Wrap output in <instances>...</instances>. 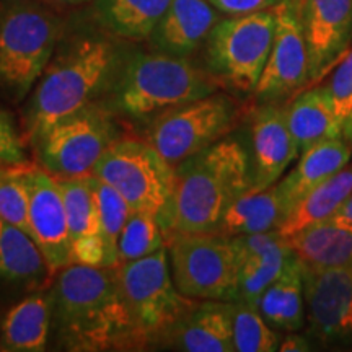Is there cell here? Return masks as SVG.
I'll use <instances>...</instances> for the list:
<instances>
[{"instance_id":"6da1fadb","label":"cell","mask_w":352,"mask_h":352,"mask_svg":"<svg viewBox=\"0 0 352 352\" xmlns=\"http://www.w3.org/2000/svg\"><path fill=\"white\" fill-rule=\"evenodd\" d=\"M51 336L64 351L101 352L144 347L118 276V266L72 263L50 287Z\"/></svg>"},{"instance_id":"7a4b0ae2","label":"cell","mask_w":352,"mask_h":352,"mask_svg":"<svg viewBox=\"0 0 352 352\" xmlns=\"http://www.w3.org/2000/svg\"><path fill=\"white\" fill-rule=\"evenodd\" d=\"M111 34L96 30L60 34L25 109L26 139L34 144L57 121L108 94L122 57Z\"/></svg>"},{"instance_id":"3957f363","label":"cell","mask_w":352,"mask_h":352,"mask_svg":"<svg viewBox=\"0 0 352 352\" xmlns=\"http://www.w3.org/2000/svg\"><path fill=\"white\" fill-rule=\"evenodd\" d=\"M252 189L250 155L222 139L175 166L173 191L157 215L165 243L175 235L217 232L232 202Z\"/></svg>"},{"instance_id":"277c9868","label":"cell","mask_w":352,"mask_h":352,"mask_svg":"<svg viewBox=\"0 0 352 352\" xmlns=\"http://www.w3.org/2000/svg\"><path fill=\"white\" fill-rule=\"evenodd\" d=\"M217 91V80L188 57L160 51L122 52L108 94L114 114L152 122L170 109Z\"/></svg>"},{"instance_id":"5b68a950","label":"cell","mask_w":352,"mask_h":352,"mask_svg":"<svg viewBox=\"0 0 352 352\" xmlns=\"http://www.w3.org/2000/svg\"><path fill=\"white\" fill-rule=\"evenodd\" d=\"M63 19L43 0H0V87L23 100L56 50Z\"/></svg>"},{"instance_id":"8992f818","label":"cell","mask_w":352,"mask_h":352,"mask_svg":"<svg viewBox=\"0 0 352 352\" xmlns=\"http://www.w3.org/2000/svg\"><path fill=\"white\" fill-rule=\"evenodd\" d=\"M120 139L116 116L107 103L87 104L51 126L33 147L39 166L56 178H80Z\"/></svg>"},{"instance_id":"52a82bcc","label":"cell","mask_w":352,"mask_h":352,"mask_svg":"<svg viewBox=\"0 0 352 352\" xmlns=\"http://www.w3.org/2000/svg\"><path fill=\"white\" fill-rule=\"evenodd\" d=\"M274 26L272 8L220 19L204 44L210 76L239 91H254L270 56Z\"/></svg>"},{"instance_id":"ba28073f","label":"cell","mask_w":352,"mask_h":352,"mask_svg":"<svg viewBox=\"0 0 352 352\" xmlns=\"http://www.w3.org/2000/svg\"><path fill=\"white\" fill-rule=\"evenodd\" d=\"M176 289L192 300L235 302L239 256L232 236L222 233L175 235L166 241Z\"/></svg>"},{"instance_id":"9c48e42d","label":"cell","mask_w":352,"mask_h":352,"mask_svg":"<svg viewBox=\"0 0 352 352\" xmlns=\"http://www.w3.org/2000/svg\"><path fill=\"white\" fill-rule=\"evenodd\" d=\"M118 276L122 297L145 344H157L197 302L176 289L166 246L148 256L121 263Z\"/></svg>"},{"instance_id":"30bf717a","label":"cell","mask_w":352,"mask_h":352,"mask_svg":"<svg viewBox=\"0 0 352 352\" xmlns=\"http://www.w3.org/2000/svg\"><path fill=\"white\" fill-rule=\"evenodd\" d=\"M236 118L235 101L215 91L148 122L147 142L176 166L226 138L235 127Z\"/></svg>"},{"instance_id":"8fae6325","label":"cell","mask_w":352,"mask_h":352,"mask_svg":"<svg viewBox=\"0 0 352 352\" xmlns=\"http://www.w3.org/2000/svg\"><path fill=\"white\" fill-rule=\"evenodd\" d=\"M124 197L132 210L158 215L168 202L175 166L147 140L118 139L109 145L91 173Z\"/></svg>"},{"instance_id":"7c38bea8","label":"cell","mask_w":352,"mask_h":352,"mask_svg":"<svg viewBox=\"0 0 352 352\" xmlns=\"http://www.w3.org/2000/svg\"><path fill=\"white\" fill-rule=\"evenodd\" d=\"M302 274L308 336L323 346H351L352 267L310 270L302 266Z\"/></svg>"},{"instance_id":"4fadbf2b","label":"cell","mask_w":352,"mask_h":352,"mask_svg":"<svg viewBox=\"0 0 352 352\" xmlns=\"http://www.w3.org/2000/svg\"><path fill=\"white\" fill-rule=\"evenodd\" d=\"M21 176L28 189L30 235L52 274L72 264L67 212L57 178L38 165L25 164Z\"/></svg>"},{"instance_id":"5bb4252c","label":"cell","mask_w":352,"mask_h":352,"mask_svg":"<svg viewBox=\"0 0 352 352\" xmlns=\"http://www.w3.org/2000/svg\"><path fill=\"white\" fill-rule=\"evenodd\" d=\"M308 51V82H318L352 43V0H290Z\"/></svg>"},{"instance_id":"9a60e30c","label":"cell","mask_w":352,"mask_h":352,"mask_svg":"<svg viewBox=\"0 0 352 352\" xmlns=\"http://www.w3.org/2000/svg\"><path fill=\"white\" fill-rule=\"evenodd\" d=\"M276 16L274 39L254 96L272 101L298 90L308 83V51L300 21L290 0H280L272 7Z\"/></svg>"},{"instance_id":"2e32d148","label":"cell","mask_w":352,"mask_h":352,"mask_svg":"<svg viewBox=\"0 0 352 352\" xmlns=\"http://www.w3.org/2000/svg\"><path fill=\"white\" fill-rule=\"evenodd\" d=\"M252 191H261L276 184L285 170L300 157L284 108L274 103L256 109L252 124Z\"/></svg>"},{"instance_id":"e0dca14e","label":"cell","mask_w":352,"mask_h":352,"mask_svg":"<svg viewBox=\"0 0 352 352\" xmlns=\"http://www.w3.org/2000/svg\"><path fill=\"white\" fill-rule=\"evenodd\" d=\"M239 256L235 302L256 307L258 298L283 271L294 252L277 230L232 236Z\"/></svg>"},{"instance_id":"ac0fdd59","label":"cell","mask_w":352,"mask_h":352,"mask_svg":"<svg viewBox=\"0 0 352 352\" xmlns=\"http://www.w3.org/2000/svg\"><path fill=\"white\" fill-rule=\"evenodd\" d=\"M157 344L184 352H233L232 302L197 300Z\"/></svg>"},{"instance_id":"d6986e66","label":"cell","mask_w":352,"mask_h":352,"mask_svg":"<svg viewBox=\"0 0 352 352\" xmlns=\"http://www.w3.org/2000/svg\"><path fill=\"white\" fill-rule=\"evenodd\" d=\"M220 19L222 13L208 0H171L148 41L155 51L189 57L204 46Z\"/></svg>"},{"instance_id":"ffe728a7","label":"cell","mask_w":352,"mask_h":352,"mask_svg":"<svg viewBox=\"0 0 352 352\" xmlns=\"http://www.w3.org/2000/svg\"><path fill=\"white\" fill-rule=\"evenodd\" d=\"M52 272L28 233L0 217V292L44 289Z\"/></svg>"},{"instance_id":"44dd1931","label":"cell","mask_w":352,"mask_h":352,"mask_svg":"<svg viewBox=\"0 0 352 352\" xmlns=\"http://www.w3.org/2000/svg\"><path fill=\"white\" fill-rule=\"evenodd\" d=\"M352 157V144L344 138L328 139L300 153L297 165L276 183L285 215L302 196L344 168Z\"/></svg>"},{"instance_id":"7402d4cb","label":"cell","mask_w":352,"mask_h":352,"mask_svg":"<svg viewBox=\"0 0 352 352\" xmlns=\"http://www.w3.org/2000/svg\"><path fill=\"white\" fill-rule=\"evenodd\" d=\"M52 302L50 289H39L15 303L0 321V351L41 352L50 346Z\"/></svg>"},{"instance_id":"603a6c76","label":"cell","mask_w":352,"mask_h":352,"mask_svg":"<svg viewBox=\"0 0 352 352\" xmlns=\"http://www.w3.org/2000/svg\"><path fill=\"white\" fill-rule=\"evenodd\" d=\"M256 308L266 323L277 331H300L305 324L302 264L290 254L280 274L258 298Z\"/></svg>"},{"instance_id":"cb8c5ba5","label":"cell","mask_w":352,"mask_h":352,"mask_svg":"<svg viewBox=\"0 0 352 352\" xmlns=\"http://www.w3.org/2000/svg\"><path fill=\"white\" fill-rule=\"evenodd\" d=\"M285 241L303 267H352V227L341 226L333 219L303 228Z\"/></svg>"},{"instance_id":"d4e9b609","label":"cell","mask_w":352,"mask_h":352,"mask_svg":"<svg viewBox=\"0 0 352 352\" xmlns=\"http://www.w3.org/2000/svg\"><path fill=\"white\" fill-rule=\"evenodd\" d=\"M171 0H91V20L113 38L148 39Z\"/></svg>"},{"instance_id":"484cf974","label":"cell","mask_w":352,"mask_h":352,"mask_svg":"<svg viewBox=\"0 0 352 352\" xmlns=\"http://www.w3.org/2000/svg\"><path fill=\"white\" fill-rule=\"evenodd\" d=\"M284 111L300 153L323 140L342 138V124L334 113L327 87L303 91Z\"/></svg>"},{"instance_id":"4316f807","label":"cell","mask_w":352,"mask_h":352,"mask_svg":"<svg viewBox=\"0 0 352 352\" xmlns=\"http://www.w3.org/2000/svg\"><path fill=\"white\" fill-rule=\"evenodd\" d=\"M351 192L352 165H346L344 168L302 196L277 227V232L283 239H289L302 232L303 228L329 220L341 209Z\"/></svg>"},{"instance_id":"83f0119b","label":"cell","mask_w":352,"mask_h":352,"mask_svg":"<svg viewBox=\"0 0 352 352\" xmlns=\"http://www.w3.org/2000/svg\"><path fill=\"white\" fill-rule=\"evenodd\" d=\"M284 217V204L276 184L261 191L250 189L232 202L220 220L217 233L236 236L277 230Z\"/></svg>"},{"instance_id":"f1b7e54d","label":"cell","mask_w":352,"mask_h":352,"mask_svg":"<svg viewBox=\"0 0 352 352\" xmlns=\"http://www.w3.org/2000/svg\"><path fill=\"white\" fill-rule=\"evenodd\" d=\"M67 212L70 246L77 241L100 236L98 212L90 175L80 178H57Z\"/></svg>"},{"instance_id":"f546056e","label":"cell","mask_w":352,"mask_h":352,"mask_svg":"<svg viewBox=\"0 0 352 352\" xmlns=\"http://www.w3.org/2000/svg\"><path fill=\"white\" fill-rule=\"evenodd\" d=\"M95 191L96 212H98V232L107 253V266H118V241L132 209L124 197L108 183L90 175Z\"/></svg>"},{"instance_id":"4dcf8cb0","label":"cell","mask_w":352,"mask_h":352,"mask_svg":"<svg viewBox=\"0 0 352 352\" xmlns=\"http://www.w3.org/2000/svg\"><path fill=\"white\" fill-rule=\"evenodd\" d=\"M233 346L236 352L279 351L280 333L266 323L254 305L232 302Z\"/></svg>"},{"instance_id":"1f68e13d","label":"cell","mask_w":352,"mask_h":352,"mask_svg":"<svg viewBox=\"0 0 352 352\" xmlns=\"http://www.w3.org/2000/svg\"><path fill=\"white\" fill-rule=\"evenodd\" d=\"M164 246H166L165 236L157 215L144 210H132L118 241V263L148 256Z\"/></svg>"},{"instance_id":"d6a6232c","label":"cell","mask_w":352,"mask_h":352,"mask_svg":"<svg viewBox=\"0 0 352 352\" xmlns=\"http://www.w3.org/2000/svg\"><path fill=\"white\" fill-rule=\"evenodd\" d=\"M21 166L0 165V217L30 235L28 189L21 176Z\"/></svg>"},{"instance_id":"836d02e7","label":"cell","mask_w":352,"mask_h":352,"mask_svg":"<svg viewBox=\"0 0 352 352\" xmlns=\"http://www.w3.org/2000/svg\"><path fill=\"white\" fill-rule=\"evenodd\" d=\"M327 90L333 100L334 113L344 124L347 116L352 113V47L349 46L344 54H342L340 63L334 64V70L329 77Z\"/></svg>"},{"instance_id":"e575fe53","label":"cell","mask_w":352,"mask_h":352,"mask_svg":"<svg viewBox=\"0 0 352 352\" xmlns=\"http://www.w3.org/2000/svg\"><path fill=\"white\" fill-rule=\"evenodd\" d=\"M30 164L25 142L13 118L0 109V165Z\"/></svg>"},{"instance_id":"d590c367","label":"cell","mask_w":352,"mask_h":352,"mask_svg":"<svg viewBox=\"0 0 352 352\" xmlns=\"http://www.w3.org/2000/svg\"><path fill=\"white\" fill-rule=\"evenodd\" d=\"M208 2L217 8L222 15L233 16L272 8L280 0H208Z\"/></svg>"},{"instance_id":"8d00e7d4","label":"cell","mask_w":352,"mask_h":352,"mask_svg":"<svg viewBox=\"0 0 352 352\" xmlns=\"http://www.w3.org/2000/svg\"><path fill=\"white\" fill-rule=\"evenodd\" d=\"M279 351L283 352H307L311 351V342L307 336H302L297 331H290L280 338Z\"/></svg>"},{"instance_id":"74e56055","label":"cell","mask_w":352,"mask_h":352,"mask_svg":"<svg viewBox=\"0 0 352 352\" xmlns=\"http://www.w3.org/2000/svg\"><path fill=\"white\" fill-rule=\"evenodd\" d=\"M331 219L334 220V222L341 223V226L352 227V192H351V196L346 199L344 204L341 206V209L338 210V212L334 214Z\"/></svg>"},{"instance_id":"f35d334b","label":"cell","mask_w":352,"mask_h":352,"mask_svg":"<svg viewBox=\"0 0 352 352\" xmlns=\"http://www.w3.org/2000/svg\"><path fill=\"white\" fill-rule=\"evenodd\" d=\"M47 6H51L56 10H65V8H74L78 6H83V3L90 2V0H43Z\"/></svg>"},{"instance_id":"ab89813d","label":"cell","mask_w":352,"mask_h":352,"mask_svg":"<svg viewBox=\"0 0 352 352\" xmlns=\"http://www.w3.org/2000/svg\"><path fill=\"white\" fill-rule=\"evenodd\" d=\"M342 138H344L349 144H352V113L347 116L344 124H342Z\"/></svg>"}]
</instances>
